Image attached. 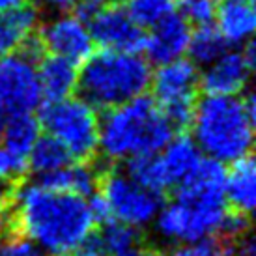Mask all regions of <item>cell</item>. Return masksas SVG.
Returning a JSON list of instances; mask_svg holds the SVG:
<instances>
[{
  "label": "cell",
  "instance_id": "obj_1",
  "mask_svg": "<svg viewBox=\"0 0 256 256\" xmlns=\"http://www.w3.org/2000/svg\"><path fill=\"white\" fill-rule=\"evenodd\" d=\"M12 234L32 242L50 256H68L94 232L88 198L50 189L42 182H19L6 212Z\"/></svg>",
  "mask_w": 256,
  "mask_h": 256
},
{
  "label": "cell",
  "instance_id": "obj_2",
  "mask_svg": "<svg viewBox=\"0 0 256 256\" xmlns=\"http://www.w3.org/2000/svg\"><path fill=\"white\" fill-rule=\"evenodd\" d=\"M224 164L204 157L196 170L174 189L176 196L161 204L152 222L156 234L174 245L219 234L230 210L224 198Z\"/></svg>",
  "mask_w": 256,
  "mask_h": 256
},
{
  "label": "cell",
  "instance_id": "obj_3",
  "mask_svg": "<svg viewBox=\"0 0 256 256\" xmlns=\"http://www.w3.org/2000/svg\"><path fill=\"white\" fill-rule=\"evenodd\" d=\"M254 96H214L196 101L191 118L192 140L204 157L222 164L249 156L254 142Z\"/></svg>",
  "mask_w": 256,
  "mask_h": 256
},
{
  "label": "cell",
  "instance_id": "obj_4",
  "mask_svg": "<svg viewBox=\"0 0 256 256\" xmlns=\"http://www.w3.org/2000/svg\"><path fill=\"white\" fill-rule=\"evenodd\" d=\"M176 135L154 98L138 96L105 110L100 122V150L108 161L157 154Z\"/></svg>",
  "mask_w": 256,
  "mask_h": 256
},
{
  "label": "cell",
  "instance_id": "obj_5",
  "mask_svg": "<svg viewBox=\"0 0 256 256\" xmlns=\"http://www.w3.org/2000/svg\"><path fill=\"white\" fill-rule=\"evenodd\" d=\"M152 68L140 52L103 49L78 68L77 90L92 107L108 110L142 96L150 88Z\"/></svg>",
  "mask_w": 256,
  "mask_h": 256
},
{
  "label": "cell",
  "instance_id": "obj_6",
  "mask_svg": "<svg viewBox=\"0 0 256 256\" xmlns=\"http://www.w3.org/2000/svg\"><path fill=\"white\" fill-rule=\"evenodd\" d=\"M100 114L82 98L49 101L42 108L40 124L47 135L62 144L73 161H90L100 150Z\"/></svg>",
  "mask_w": 256,
  "mask_h": 256
},
{
  "label": "cell",
  "instance_id": "obj_7",
  "mask_svg": "<svg viewBox=\"0 0 256 256\" xmlns=\"http://www.w3.org/2000/svg\"><path fill=\"white\" fill-rule=\"evenodd\" d=\"M150 86L154 92V101L170 120L174 129L187 128L198 101V68L184 56L159 64L152 73Z\"/></svg>",
  "mask_w": 256,
  "mask_h": 256
},
{
  "label": "cell",
  "instance_id": "obj_8",
  "mask_svg": "<svg viewBox=\"0 0 256 256\" xmlns=\"http://www.w3.org/2000/svg\"><path fill=\"white\" fill-rule=\"evenodd\" d=\"M98 192L110 220H120L138 230L150 226L161 208V196L136 184L126 170L101 172Z\"/></svg>",
  "mask_w": 256,
  "mask_h": 256
},
{
  "label": "cell",
  "instance_id": "obj_9",
  "mask_svg": "<svg viewBox=\"0 0 256 256\" xmlns=\"http://www.w3.org/2000/svg\"><path fill=\"white\" fill-rule=\"evenodd\" d=\"M36 62L21 52L0 60V105L8 114L34 112L42 103Z\"/></svg>",
  "mask_w": 256,
  "mask_h": 256
},
{
  "label": "cell",
  "instance_id": "obj_10",
  "mask_svg": "<svg viewBox=\"0 0 256 256\" xmlns=\"http://www.w3.org/2000/svg\"><path fill=\"white\" fill-rule=\"evenodd\" d=\"M254 60L256 54L252 42H247L243 49L228 47L200 73L202 90L214 96H240L247 90Z\"/></svg>",
  "mask_w": 256,
  "mask_h": 256
},
{
  "label": "cell",
  "instance_id": "obj_11",
  "mask_svg": "<svg viewBox=\"0 0 256 256\" xmlns=\"http://www.w3.org/2000/svg\"><path fill=\"white\" fill-rule=\"evenodd\" d=\"M38 36L45 52L68 58L75 64H82L94 52L88 24L77 14H58L43 24Z\"/></svg>",
  "mask_w": 256,
  "mask_h": 256
},
{
  "label": "cell",
  "instance_id": "obj_12",
  "mask_svg": "<svg viewBox=\"0 0 256 256\" xmlns=\"http://www.w3.org/2000/svg\"><path fill=\"white\" fill-rule=\"evenodd\" d=\"M86 24L94 45H100L101 49L140 52L144 47V30L120 6L100 8Z\"/></svg>",
  "mask_w": 256,
  "mask_h": 256
},
{
  "label": "cell",
  "instance_id": "obj_13",
  "mask_svg": "<svg viewBox=\"0 0 256 256\" xmlns=\"http://www.w3.org/2000/svg\"><path fill=\"white\" fill-rule=\"evenodd\" d=\"M189 36L191 24L174 12L166 19L157 22L156 26H152L150 34L144 36L142 50L146 52V60L159 66L182 58L187 52Z\"/></svg>",
  "mask_w": 256,
  "mask_h": 256
},
{
  "label": "cell",
  "instance_id": "obj_14",
  "mask_svg": "<svg viewBox=\"0 0 256 256\" xmlns=\"http://www.w3.org/2000/svg\"><path fill=\"white\" fill-rule=\"evenodd\" d=\"M38 64H40L36 68L42 100L49 103V101L72 98L73 92L77 90L78 64L56 54H43Z\"/></svg>",
  "mask_w": 256,
  "mask_h": 256
},
{
  "label": "cell",
  "instance_id": "obj_15",
  "mask_svg": "<svg viewBox=\"0 0 256 256\" xmlns=\"http://www.w3.org/2000/svg\"><path fill=\"white\" fill-rule=\"evenodd\" d=\"M157 156L170 189L184 184L204 159L192 136L187 135H174L161 152H157Z\"/></svg>",
  "mask_w": 256,
  "mask_h": 256
},
{
  "label": "cell",
  "instance_id": "obj_16",
  "mask_svg": "<svg viewBox=\"0 0 256 256\" xmlns=\"http://www.w3.org/2000/svg\"><path fill=\"white\" fill-rule=\"evenodd\" d=\"M217 28L228 45L250 42L256 28V12L252 0H217Z\"/></svg>",
  "mask_w": 256,
  "mask_h": 256
},
{
  "label": "cell",
  "instance_id": "obj_17",
  "mask_svg": "<svg viewBox=\"0 0 256 256\" xmlns=\"http://www.w3.org/2000/svg\"><path fill=\"white\" fill-rule=\"evenodd\" d=\"M224 198L230 210L250 215L256 206V164L252 156L230 163L224 176Z\"/></svg>",
  "mask_w": 256,
  "mask_h": 256
},
{
  "label": "cell",
  "instance_id": "obj_18",
  "mask_svg": "<svg viewBox=\"0 0 256 256\" xmlns=\"http://www.w3.org/2000/svg\"><path fill=\"white\" fill-rule=\"evenodd\" d=\"M100 180L101 170L98 166L90 164L88 161H70L62 168H58L49 176H43L38 182H42L50 189L88 198L98 191Z\"/></svg>",
  "mask_w": 256,
  "mask_h": 256
},
{
  "label": "cell",
  "instance_id": "obj_19",
  "mask_svg": "<svg viewBox=\"0 0 256 256\" xmlns=\"http://www.w3.org/2000/svg\"><path fill=\"white\" fill-rule=\"evenodd\" d=\"M40 24L36 6L21 4L0 14V54H10L32 36Z\"/></svg>",
  "mask_w": 256,
  "mask_h": 256
},
{
  "label": "cell",
  "instance_id": "obj_20",
  "mask_svg": "<svg viewBox=\"0 0 256 256\" xmlns=\"http://www.w3.org/2000/svg\"><path fill=\"white\" fill-rule=\"evenodd\" d=\"M42 135V124L34 112L8 114L0 144L28 157V152Z\"/></svg>",
  "mask_w": 256,
  "mask_h": 256
},
{
  "label": "cell",
  "instance_id": "obj_21",
  "mask_svg": "<svg viewBox=\"0 0 256 256\" xmlns=\"http://www.w3.org/2000/svg\"><path fill=\"white\" fill-rule=\"evenodd\" d=\"M228 47L230 45L222 38L217 26L202 24V26H196L194 30H191L187 54H189V60L196 68H206L208 64L217 60Z\"/></svg>",
  "mask_w": 256,
  "mask_h": 256
},
{
  "label": "cell",
  "instance_id": "obj_22",
  "mask_svg": "<svg viewBox=\"0 0 256 256\" xmlns=\"http://www.w3.org/2000/svg\"><path fill=\"white\" fill-rule=\"evenodd\" d=\"M73 161L68 150L50 135H40L36 144L28 152V170H32L38 178L49 176L64 164Z\"/></svg>",
  "mask_w": 256,
  "mask_h": 256
},
{
  "label": "cell",
  "instance_id": "obj_23",
  "mask_svg": "<svg viewBox=\"0 0 256 256\" xmlns=\"http://www.w3.org/2000/svg\"><path fill=\"white\" fill-rule=\"evenodd\" d=\"M126 164H128V166H126V172L135 180L136 184H140L142 187H146L148 191L156 192L159 196H163L166 191H170L157 154L133 157V159H128Z\"/></svg>",
  "mask_w": 256,
  "mask_h": 256
},
{
  "label": "cell",
  "instance_id": "obj_24",
  "mask_svg": "<svg viewBox=\"0 0 256 256\" xmlns=\"http://www.w3.org/2000/svg\"><path fill=\"white\" fill-rule=\"evenodd\" d=\"M126 12L140 28L150 30L176 12V0H128Z\"/></svg>",
  "mask_w": 256,
  "mask_h": 256
},
{
  "label": "cell",
  "instance_id": "obj_25",
  "mask_svg": "<svg viewBox=\"0 0 256 256\" xmlns=\"http://www.w3.org/2000/svg\"><path fill=\"white\" fill-rule=\"evenodd\" d=\"M98 236L101 238V242L105 245V249L108 250V254L131 249V247L142 243L140 242V230L135 226H129L126 222H120V220L103 222V230Z\"/></svg>",
  "mask_w": 256,
  "mask_h": 256
},
{
  "label": "cell",
  "instance_id": "obj_26",
  "mask_svg": "<svg viewBox=\"0 0 256 256\" xmlns=\"http://www.w3.org/2000/svg\"><path fill=\"white\" fill-rule=\"evenodd\" d=\"M28 172V157L0 144V182L19 184Z\"/></svg>",
  "mask_w": 256,
  "mask_h": 256
},
{
  "label": "cell",
  "instance_id": "obj_27",
  "mask_svg": "<svg viewBox=\"0 0 256 256\" xmlns=\"http://www.w3.org/2000/svg\"><path fill=\"white\" fill-rule=\"evenodd\" d=\"M215 8L217 0H180V15L194 26L212 24L215 19Z\"/></svg>",
  "mask_w": 256,
  "mask_h": 256
},
{
  "label": "cell",
  "instance_id": "obj_28",
  "mask_svg": "<svg viewBox=\"0 0 256 256\" xmlns=\"http://www.w3.org/2000/svg\"><path fill=\"white\" fill-rule=\"evenodd\" d=\"M170 256H224V245L222 240L208 236L194 242L180 243L170 252Z\"/></svg>",
  "mask_w": 256,
  "mask_h": 256
},
{
  "label": "cell",
  "instance_id": "obj_29",
  "mask_svg": "<svg viewBox=\"0 0 256 256\" xmlns=\"http://www.w3.org/2000/svg\"><path fill=\"white\" fill-rule=\"evenodd\" d=\"M0 256H45L32 242L19 234H12L10 238H2L0 242Z\"/></svg>",
  "mask_w": 256,
  "mask_h": 256
},
{
  "label": "cell",
  "instance_id": "obj_30",
  "mask_svg": "<svg viewBox=\"0 0 256 256\" xmlns=\"http://www.w3.org/2000/svg\"><path fill=\"white\" fill-rule=\"evenodd\" d=\"M70 256H108V250L105 249L100 236L90 234L70 252Z\"/></svg>",
  "mask_w": 256,
  "mask_h": 256
},
{
  "label": "cell",
  "instance_id": "obj_31",
  "mask_svg": "<svg viewBox=\"0 0 256 256\" xmlns=\"http://www.w3.org/2000/svg\"><path fill=\"white\" fill-rule=\"evenodd\" d=\"M80 2V0H34L36 6L42 8H49V10H70V8H75Z\"/></svg>",
  "mask_w": 256,
  "mask_h": 256
},
{
  "label": "cell",
  "instance_id": "obj_32",
  "mask_svg": "<svg viewBox=\"0 0 256 256\" xmlns=\"http://www.w3.org/2000/svg\"><path fill=\"white\" fill-rule=\"evenodd\" d=\"M108 256H157V254L140 243V245H135V247H131V249L120 250V252H114V254H108Z\"/></svg>",
  "mask_w": 256,
  "mask_h": 256
},
{
  "label": "cell",
  "instance_id": "obj_33",
  "mask_svg": "<svg viewBox=\"0 0 256 256\" xmlns=\"http://www.w3.org/2000/svg\"><path fill=\"white\" fill-rule=\"evenodd\" d=\"M10 198H12V187L4 182H0V215H6Z\"/></svg>",
  "mask_w": 256,
  "mask_h": 256
},
{
  "label": "cell",
  "instance_id": "obj_34",
  "mask_svg": "<svg viewBox=\"0 0 256 256\" xmlns=\"http://www.w3.org/2000/svg\"><path fill=\"white\" fill-rule=\"evenodd\" d=\"M26 0H0V14H4L8 10H12V8H17L24 4Z\"/></svg>",
  "mask_w": 256,
  "mask_h": 256
},
{
  "label": "cell",
  "instance_id": "obj_35",
  "mask_svg": "<svg viewBox=\"0 0 256 256\" xmlns=\"http://www.w3.org/2000/svg\"><path fill=\"white\" fill-rule=\"evenodd\" d=\"M96 2L103 8H118V6H122V4H126L128 0H96Z\"/></svg>",
  "mask_w": 256,
  "mask_h": 256
},
{
  "label": "cell",
  "instance_id": "obj_36",
  "mask_svg": "<svg viewBox=\"0 0 256 256\" xmlns=\"http://www.w3.org/2000/svg\"><path fill=\"white\" fill-rule=\"evenodd\" d=\"M8 112L4 110V107L0 105V140H2V131H4V124H6Z\"/></svg>",
  "mask_w": 256,
  "mask_h": 256
},
{
  "label": "cell",
  "instance_id": "obj_37",
  "mask_svg": "<svg viewBox=\"0 0 256 256\" xmlns=\"http://www.w3.org/2000/svg\"><path fill=\"white\" fill-rule=\"evenodd\" d=\"M4 226H6V215H0V242L4 238Z\"/></svg>",
  "mask_w": 256,
  "mask_h": 256
},
{
  "label": "cell",
  "instance_id": "obj_38",
  "mask_svg": "<svg viewBox=\"0 0 256 256\" xmlns=\"http://www.w3.org/2000/svg\"><path fill=\"white\" fill-rule=\"evenodd\" d=\"M161 256H170V252H166V254H161Z\"/></svg>",
  "mask_w": 256,
  "mask_h": 256
}]
</instances>
